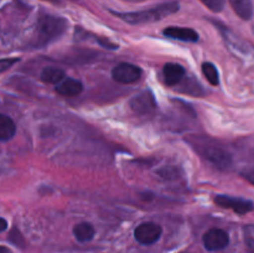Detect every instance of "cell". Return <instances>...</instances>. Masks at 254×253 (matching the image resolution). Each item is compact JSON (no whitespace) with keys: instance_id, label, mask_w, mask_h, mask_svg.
<instances>
[{"instance_id":"cell-25","label":"cell","mask_w":254,"mask_h":253,"mask_svg":"<svg viewBox=\"0 0 254 253\" xmlns=\"http://www.w3.org/2000/svg\"><path fill=\"white\" fill-rule=\"evenodd\" d=\"M49 1H54V2H57V0H49Z\"/></svg>"},{"instance_id":"cell-1","label":"cell","mask_w":254,"mask_h":253,"mask_svg":"<svg viewBox=\"0 0 254 253\" xmlns=\"http://www.w3.org/2000/svg\"><path fill=\"white\" fill-rule=\"evenodd\" d=\"M188 140L200 155H202L206 160L212 163L221 170H226L232 165L231 154L208 136L191 135Z\"/></svg>"},{"instance_id":"cell-7","label":"cell","mask_w":254,"mask_h":253,"mask_svg":"<svg viewBox=\"0 0 254 253\" xmlns=\"http://www.w3.org/2000/svg\"><path fill=\"white\" fill-rule=\"evenodd\" d=\"M203 246L207 251H221L230 243V236L221 228H212L203 235Z\"/></svg>"},{"instance_id":"cell-15","label":"cell","mask_w":254,"mask_h":253,"mask_svg":"<svg viewBox=\"0 0 254 253\" xmlns=\"http://www.w3.org/2000/svg\"><path fill=\"white\" fill-rule=\"evenodd\" d=\"M41 81L50 84L60 83L64 78V72L57 67H46L41 72Z\"/></svg>"},{"instance_id":"cell-5","label":"cell","mask_w":254,"mask_h":253,"mask_svg":"<svg viewBox=\"0 0 254 253\" xmlns=\"http://www.w3.org/2000/svg\"><path fill=\"white\" fill-rule=\"evenodd\" d=\"M215 203L220 207L230 208V210L235 211L238 215H246V213L253 211V202L251 200H246V198L218 195L215 197Z\"/></svg>"},{"instance_id":"cell-16","label":"cell","mask_w":254,"mask_h":253,"mask_svg":"<svg viewBox=\"0 0 254 253\" xmlns=\"http://www.w3.org/2000/svg\"><path fill=\"white\" fill-rule=\"evenodd\" d=\"M202 73L207 78L212 86H217L220 83V76H218V71L216 66L211 62H203L202 63Z\"/></svg>"},{"instance_id":"cell-22","label":"cell","mask_w":254,"mask_h":253,"mask_svg":"<svg viewBox=\"0 0 254 253\" xmlns=\"http://www.w3.org/2000/svg\"><path fill=\"white\" fill-rule=\"evenodd\" d=\"M7 228V222L6 220H4L2 217H0V232L5 231Z\"/></svg>"},{"instance_id":"cell-4","label":"cell","mask_w":254,"mask_h":253,"mask_svg":"<svg viewBox=\"0 0 254 253\" xmlns=\"http://www.w3.org/2000/svg\"><path fill=\"white\" fill-rule=\"evenodd\" d=\"M112 77L118 83H134V82L140 79L141 69L138 66H135V64L123 62V63H119L114 67L113 71H112Z\"/></svg>"},{"instance_id":"cell-19","label":"cell","mask_w":254,"mask_h":253,"mask_svg":"<svg viewBox=\"0 0 254 253\" xmlns=\"http://www.w3.org/2000/svg\"><path fill=\"white\" fill-rule=\"evenodd\" d=\"M245 241L246 245H247L248 250L251 253H253L254 251V241H253V227L252 226H248L245 228Z\"/></svg>"},{"instance_id":"cell-6","label":"cell","mask_w":254,"mask_h":253,"mask_svg":"<svg viewBox=\"0 0 254 253\" xmlns=\"http://www.w3.org/2000/svg\"><path fill=\"white\" fill-rule=\"evenodd\" d=\"M163 230L154 222H145L139 225L134 231V237L140 245H153L160 238Z\"/></svg>"},{"instance_id":"cell-10","label":"cell","mask_w":254,"mask_h":253,"mask_svg":"<svg viewBox=\"0 0 254 253\" xmlns=\"http://www.w3.org/2000/svg\"><path fill=\"white\" fill-rule=\"evenodd\" d=\"M164 74V82L168 86L173 87L176 86L183 81L184 76H185V68L179 63H166L163 68Z\"/></svg>"},{"instance_id":"cell-20","label":"cell","mask_w":254,"mask_h":253,"mask_svg":"<svg viewBox=\"0 0 254 253\" xmlns=\"http://www.w3.org/2000/svg\"><path fill=\"white\" fill-rule=\"evenodd\" d=\"M16 62H19V59H16V57H7V59L0 60V73L7 71Z\"/></svg>"},{"instance_id":"cell-18","label":"cell","mask_w":254,"mask_h":253,"mask_svg":"<svg viewBox=\"0 0 254 253\" xmlns=\"http://www.w3.org/2000/svg\"><path fill=\"white\" fill-rule=\"evenodd\" d=\"M213 12H221L225 7V0H200Z\"/></svg>"},{"instance_id":"cell-17","label":"cell","mask_w":254,"mask_h":253,"mask_svg":"<svg viewBox=\"0 0 254 253\" xmlns=\"http://www.w3.org/2000/svg\"><path fill=\"white\" fill-rule=\"evenodd\" d=\"M9 241L12 243V245L16 246V247H19V248H24L25 247L24 237H22V235L20 233V231L17 230L16 227H14L11 231H10Z\"/></svg>"},{"instance_id":"cell-11","label":"cell","mask_w":254,"mask_h":253,"mask_svg":"<svg viewBox=\"0 0 254 253\" xmlns=\"http://www.w3.org/2000/svg\"><path fill=\"white\" fill-rule=\"evenodd\" d=\"M56 92L64 97H76L83 91V84L81 81L73 78H64L57 87H55Z\"/></svg>"},{"instance_id":"cell-13","label":"cell","mask_w":254,"mask_h":253,"mask_svg":"<svg viewBox=\"0 0 254 253\" xmlns=\"http://www.w3.org/2000/svg\"><path fill=\"white\" fill-rule=\"evenodd\" d=\"M16 133V126L10 117L0 114V141H7Z\"/></svg>"},{"instance_id":"cell-26","label":"cell","mask_w":254,"mask_h":253,"mask_svg":"<svg viewBox=\"0 0 254 253\" xmlns=\"http://www.w3.org/2000/svg\"><path fill=\"white\" fill-rule=\"evenodd\" d=\"M71 1H76V0H71Z\"/></svg>"},{"instance_id":"cell-9","label":"cell","mask_w":254,"mask_h":253,"mask_svg":"<svg viewBox=\"0 0 254 253\" xmlns=\"http://www.w3.org/2000/svg\"><path fill=\"white\" fill-rule=\"evenodd\" d=\"M164 35L170 39L179 40L185 42H196L198 40V34L190 27H179L170 26L164 30Z\"/></svg>"},{"instance_id":"cell-24","label":"cell","mask_w":254,"mask_h":253,"mask_svg":"<svg viewBox=\"0 0 254 253\" xmlns=\"http://www.w3.org/2000/svg\"><path fill=\"white\" fill-rule=\"evenodd\" d=\"M123 1H128V2H140V1H145V0H123Z\"/></svg>"},{"instance_id":"cell-23","label":"cell","mask_w":254,"mask_h":253,"mask_svg":"<svg viewBox=\"0 0 254 253\" xmlns=\"http://www.w3.org/2000/svg\"><path fill=\"white\" fill-rule=\"evenodd\" d=\"M0 253H11V251L5 246H0Z\"/></svg>"},{"instance_id":"cell-14","label":"cell","mask_w":254,"mask_h":253,"mask_svg":"<svg viewBox=\"0 0 254 253\" xmlns=\"http://www.w3.org/2000/svg\"><path fill=\"white\" fill-rule=\"evenodd\" d=\"M73 235L78 242H88V241L93 240L96 230L91 223L81 222L73 227Z\"/></svg>"},{"instance_id":"cell-12","label":"cell","mask_w":254,"mask_h":253,"mask_svg":"<svg viewBox=\"0 0 254 253\" xmlns=\"http://www.w3.org/2000/svg\"><path fill=\"white\" fill-rule=\"evenodd\" d=\"M236 14L243 20H251L253 16L252 0H228Z\"/></svg>"},{"instance_id":"cell-8","label":"cell","mask_w":254,"mask_h":253,"mask_svg":"<svg viewBox=\"0 0 254 253\" xmlns=\"http://www.w3.org/2000/svg\"><path fill=\"white\" fill-rule=\"evenodd\" d=\"M130 107L139 114L149 113L156 108L155 98L150 91H144L130 99Z\"/></svg>"},{"instance_id":"cell-2","label":"cell","mask_w":254,"mask_h":253,"mask_svg":"<svg viewBox=\"0 0 254 253\" xmlns=\"http://www.w3.org/2000/svg\"><path fill=\"white\" fill-rule=\"evenodd\" d=\"M179 2L170 1L159 4L150 9L141 10V11H131V12H116L112 11V14L118 16L123 21L128 22L130 25H140V24H150V22L159 21L170 15L179 11Z\"/></svg>"},{"instance_id":"cell-3","label":"cell","mask_w":254,"mask_h":253,"mask_svg":"<svg viewBox=\"0 0 254 253\" xmlns=\"http://www.w3.org/2000/svg\"><path fill=\"white\" fill-rule=\"evenodd\" d=\"M67 29V21L60 16L42 15L37 22L36 46L41 47L59 39Z\"/></svg>"},{"instance_id":"cell-21","label":"cell","mask_w":254,"mask_h":253,"mask_svg":"<svg viewBox=\"0 0 254 253\" xmlns=\"http://www.w3.org/2000/svg\"><path fill=\"white\" fill-rule=\"evenodd\" d=\"M94 40H96L97 42H98L99 45H101L102 47H104V49H109V50H117L118 49V45L117 44H113V42L109 41L108 39H102V37H97V36H93Z\"/></svg>"}]
</instances>
